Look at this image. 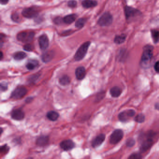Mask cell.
<instances>
[{"label": "cell", "instance_id": "cell-32", "mask_svg": "<svg viewBox=\"0 0 159 159\" xmlns=\"http://www.w3.org/2000/svg\"><path fill=\"white\" fill-rule=\"evenodd\" d=\"M9 150V147L7 145H3L1 147V152L4 153H7Z\"/></svg>", "mask_w": 159, "mask_h": 159}, {"label": "cell", "instance_id": "cell-30", "mask_svg": "<svg viewBox=\"0 0 159 159\" xmlns=\"http://www.w3.org/2000/svg\"><path fill=\"white\" fill-rule=\"evenodd\" d=\"M68 5L69 7L74 8L77 7V2L75 0H70L68 1Z\"/></svg>", "mask_w": 159, "mask_h": 159}, {"label": "cell", "instance_id": "cell-15", "mask_svg": "<svg viewBox=\"0 0 159 159\" xmlns=\"http://www.w3.org/2000/svg\"><path fill=\"white\" fill-rule=\"evenodd\" d=\"M75 75L77 80H83L86 75V69L84 67L80 66L77 68L75 71Z\"/></svg>", "mask_w": 159, "mask_h": 159}, {"label": "cell", "instance_id": "cell-33", "mask_svg": "<svg viewBox=\"0 0 159 159\" xmlns=\"http://www.w3.org/2000/svg\"><path fill=\"white\" fill-rule=\"evenodd\" d=\"M142 157L140 156V154L139 153H135L132 154L129 157V159H141Z\"/></svg>", "mask_w": 159, "mask_h": 159}, {"label": "cell", "instance_id": "cell-19", "mask_svg": "<svg viewBox=\"0 0 159 159\" xmlns=\"http://www.w3.org/2000/svg\"><path fill=\"white\" fill-rule=\"evenodd\" d=\"M127 38V35L125 34H122L120 35H117L114 39V42L117 44H122L125 42Z\"/></svg>", "mask_w": 159, "mask_h": 159}, {"label": "cell", "instance_id": "cell-40", "mask_svg": "<svg viewBox=\"0 0 159 159\" xmlns=\"http://www.w3.org/2000/svg\"><path fill=\"white\" fill-rule=\"evenodd\" d=\"M32 100H33V99H32V97H28V98L26 99V102H27V103H30V102L32 101Z\"/></svg>", "mask_w": 159, "mask_h": 159}, {"label": "cell", "instance_id": "cell-39", "mask_svg": "<svg viewBox=\"0 0 159 159\" xmlns=\"http://www.w3.org/2000/svg\"><path fill=\"white\" fill-rule=\"evenodd\" d=\"M8 1L9 0H0V1H1V4H2V5H5V4L8 3Z\"/></svg>", "mask_w": 159, "mask_h": 159}, {"label": "cell", "instance_id": "cell-22", "mask_svg": "<svg viewBox=\"0 0 159 159\" xmlns=\"http://www.w3.org/2000/svg\"><path fill=\"white\" fill-rule=\"evenodd\" d=\"M76 18H77L76 15H69L68 16H65L64 18H63V20H64V22L65 24H71L75 21Z\"/></svg>", "mask_w": 159, "mask_h": 159}, {"label": "cell", "instance_id": "cell-43", "mask_svg": "<svg viewBox=\"0 0 159 159\" xmlns=\"http://www.w3.org/2000/svg\"><path fill=\"white\" fill-rule=\"evenodd\" d=\"M3 133V129H1V133Z\"/></svg>", "mask_w": 159, "mask_h": 159}, {"label": "cell", "instance_id": "cell-35", "mask_svg": "<svg viewBox=\"0 0 159 159\" xmlns=\"http://www.w3.org/2000/svg\"><path fill=\"white\" fill-rule=\"evenodd\" d=\"M8 89V84L5 82L1 84V91H5Z\"/></svg>", "mask_w": 159, "mask_h": 159}, {"label": "cell", "instance_id": "cell-8", "mask_svg": "<svg viewBox=\"0 0 159 159\" xmlns=\"http://www.w3.org/2000/svg\"><path fill=\"white\" fill-rule=\"evenodd\" d=\"M141 12L136 8L131 7L130 6H126L125 7V14L127 20L133 18L137 16H140Z\"/></svg>", "mask_w": 159, "mask_h": 159}, {"label": "cell", "instance_id": "cell-13", "mask_svg": "<svg viewBox=\"0 0 159 159\" xmlns=\"http://www.w3.org/2000/svg\"><path fill=\"white\" fill-rule=\"evenodd\" d=\"M11 116L12 119L15 120H21L24 119L25 114L23 110L20 109H17L12 111Z\"/></svg>", "mask_w": 159, "mask_h": 159}, {"label": "cell", "instance_id": "cell-21", "mask_svg": "<svg viewBox=\"0 0 159 159\" xmlns=\"http://www.w3.org/2000/svg\"><path fill=\"white\" fill-rule=\"evenodd\" d=\"M110 94L113 97H119L121 94V89L119 87H113L110 90Z\"/></svg>", "mask_w": 159, "mask_h": 159}, {"label": "cell", "instance_id": "cell-24", "mask_svg": "<svg viewBox=\"0 0 159 159\" xmlns=\"http://www.w3.org/2000/svg\"><path fill=\"white\" fill-rule=\"evenodd\" d=\"M26 56L27 55L23 51H19L15 53L13 56V57L16 60H21L24 59V58L26 57Z\"/></svg>", "mask_w": 159, "mask_h": 159}, {"label": "cell", "instance_id": "cell-29", "mask_svg": "<svg viewBox=\"0 0 159 159\" xmlns=\"http://www.w3.org/2000/svg\"><path fill=\"white\" fill-rule=\"evenodd\" d=\"M135 143V142L134 140L132 139V138H130V139L127 140V142H126V144H127V147H131L134 146Z\"/></svg>", "mask_w": 159, "mask_h": 159}, {"label": "cell", "instance_id": "cell-10", "mask_svg": "<svg viewBox=\"0 0 159 159\" xmlns=\"http://www.w3.org/2000/svg\"><path fill=\"white\" fill-rule=\"evenodd\" d=\"M135 114V112L133 110H129L120 113L118 116L119 120L122 122L128 121L130 118L133 117Z\"/></svg>", "mask_w": 159, "mask_h": 159}, {"label": "cell", "instance_id": "cell-34", "mask_svg": "<svg viewBox=\"0 0 159 159\" xmlns=\"http://www.w3.org/2000/svg\"><path fill=\"white\" fill-rule=\"evenodd\" d=\"M24 50L27 51H31L33 50V47L30 44H27L24 47Z\"/></svg>", "mask_w": 159, "mask_h": 159}, {"label": "cell", "instance_id": "cell-37", "mask_svg": "<svg viewBox=\"0 0 159 159\" xmlns=\"http://www.w3.org/2000/svg\"><path fill=\"white\" fill-rule=\"evenodd\" d=\"M104 96V92L99 93V94L97 95L96 100H100L103 99Z\"/></svg>", "mask_w": 159, "mask_h": 159}, {"label": "cell", "instance_id": "cell-25", "mask_svg": "<svg viewBox=\"0 0 159 159\" xmlns=\"http://www.w3.org/2000/svg\"><path fill=\"white\" fill-rule=\"evenodd\" d=\"M70 78L67 75H64L59 79V83L62 86H66L70 83Z\"/></svg>", "mask_w": 159, "mask_h": 159}, {"label": "cell", "instance_id": "cell-7", "mask_svg": "<svg viewBox=\"0 0 159 159\" xmlns=\"http://www.w3.org/2000/svg\"><path fill=\"white\" fill-rule=\"evenodd\" d=\"M27 93V90L23 86L16 88L11 94V97L14 100H18L23 98Z\"/></svg>", "mask_w": 159, "mask_h": 159}, {"label": "cell", "instance_id": "cell-23", "mask_svg": "<svg viewBox=\"0 0 159 159\" xmlns=\"http://www.w3.org/2000/svg\"><path fill=\"white\" fill-rule=\"evenodd\" d=\"M151 36L154 44L158 43L159 41V31L157 30H151Z\"/></svg>", "mask_w": 159, "mask_h": 159}, {"label": "cell", "instance_id": "cell-16", "mask_svg": "<svg viewBox=\"0 0 159 159\" xmlns=\"http://www.w3.org/2000/svg\"><path fill=\"white\" fill-rule=\"evenodd\" d=\"M49 141V137L48 136L43 135L37 139L36 144L38 146L44 147L47 145Z\"/></svg>", "mask_w": 159, "mask_h": 159}, {"label": "cell", "instance_id": "cell-28", "mask_svg": "<svg viewBox=\"0 0 159 159\" xmlns=\"http://www.w3.org/2000/svg\"><path fill=\"white\" fill-rule=\"evenodd\" d=\"M145 117L144 115L143 114H139L137 115L135 118V120L138 123H143L144 121H145Z\"/></svg>", "mask_w": 159, "mask_h": 159}, {"label": "cell", "instance_id": "cell-42", "mask_svg": "<svg viewBox=\"0 0 159 159\" xmlns=\"http://www.w3.org/2000/svg\"><path fill=\"white\" fill-rule=\"evenodd\" d=\"M3 52H1V60L2 59H3Z\"/></svg>", "mask_w": 159, "mask_h": 159}, {"label": "cell", "instance_id": "cell-11", "mask_svg": "<svg viewBox=\"0 0 159 159\" xmlns=\"http://www.w3.org/2000/svg\"><path fill=\"white\" fill-rule=\"evenodd\" d=\"M38 42L39 46L42 50H44L47 49L49 46V39L46 35H43L39 37Z\"/></svg>", "mask_w": 159, "mask_h": 159}, {"label": "cell", "instance_id": "cell-20", "mask_svg": "<svg viewBox=\"0 0 159 159\" xmlns=\"http://www.w3.org/2000/svg\"><path fill=\"white\" fill-rule=\"evenodd\" d=\"M59 116V115L58 113L54 111H50L47 113V117L49 120L51 121H56V120H57Z\"/></svg>", "mask_w": 159, "mask_h": 159}, {"label": "cell", "instance_id": "cell-12", "mask_svg": "<svg viewBox=\"0 0 159 159\" xmlns=\"http://www.w3.org/2000/svg\"><path fill=\"white\" fill-rule=\"evenodd\" d=\"M60 146L64 151H69L73 149L75 147V144L72 140H67L62 141L60 144Z\"/></svg>", "mask_w": 159, "mask_h": 159}, {"label": "cell", "instance_id": "cell-38", "mask_svg": "<svg viewBox=\"0 0 159 159\" xmlns=\"http://www.w3.org/2000/svg\"><path fill=\"white\" fill-rule=\"evenodd\" d=\"M154 69L156 71L159 73V61H157L154 64Z\"/></svg>", "mask_w": 159, "mask_h": 159}, {"label": "cell", "instance_id": "cell-26", "mask_svg": "<svg viewBox=\"0 0 159 159\" xmlns=\"http://www.w3.org/2000/svg\"><path fill=\"white\" fill-rule=\"evenodd\" d=\"M37 64H38V62L36 61H31L26 64V67L29 70H32L36 68Z\"/></svg>", "mask_w": 159, "mask_h": 159}, {"label": "cell", "instance_id": "cell-4", "mask_svg": "<svg viewBox=\"0 0 159 159\" xmlns=\"http://www.w3.org/2000/svg\"><path fill=\"white\" fill-rule=\"evenodd\" d=\"M154 133L152 132L148 133L146 138L142 141L140 147V150L141 152H145L152 146L153 144V137Z\"/></svg>", "mask_w": 159, "mask_h": 159}, {"label": "cell", "instance_id": "cell-31", "mask_svg": "<svg viewBox=\"0 0 159 159\" xmlns=\"http://www.w3.org/2000/svg\"><path fill=\"white\" fill-rule=\"evenodd\" d=\"M11 18H12V20L14 21L15 22H17V23H18L19 20H20L19 15L17 13H14V14L12 15Z\"/></svg>", "mask_w": 159, "mask_h": 159}, {"label": "cell", "instance_id": "cell-27", "mask_svg": "<svg viewBox=\"0 0 159 159\" xmlns=\"http://www.w3.org/2000/svg\"><path fill=\"white\" fill-rule=\"evenodd\" d=\"M86 21V19L83 18H80L76 21L75 26L77 28H81L84 26Z\"/></svg>", "mask_w": 159, "mask_h": 159}, {"label": "cell", "instance_id": "cell-17", "mask_svg": "<svg viewBox=\"0 0 159 159\" xmlns=\"http://www.w3.org/2000/svg\"><path fill=\"white\" fill-rule=\"evenodd\" d=\"M55 56V52L52 50L47 51L43 54L42 56V59L44 63H47L53 59Z\"/></svg>", "mask_w": 159, "mask_h": 159}, {"label": "cell", "instance_id": "cell-41", "mask_svg": "<svg viewBox=\"0 0 159 159\" xmlns=\"http://www.w3.org/2000/svg\"><path fill=\"white\" fill-rule=\"evenodd\" d=\"M155 107L156 109L157 110H159V104H156L155 106Z\"/></svg>", "mask_w": 159, "mask_h": 159}, {"label": "cell", "instance_id": "cell-18", "mask_svg": "<svg viewBox=\"0 0 159 159\" xmlns=\"http://www.w3.org/2000/svg\"><path fill=\"white\" fill-rule=\"evenodd\" d=\"M82 6L85 8H93L97 4V1L94 0H84L82 3Z\"/></svg>", "mask_w": 159, "mask_h": 159}, {"label": "cell", "instance_id": "cell-36", "mask_svg": "<svg viewBox=\"0 0 159 159\" xmlns=\"http://www.w3.org/2000/svg\"><path fill=\"white\" fill-rule=\"evenodd\" d=\"M54 22L57 24H61L62 22H64L63 18H61L60 17H57L54 19Z\"/></svg>", "mask_w": 159, "mask_h": 159}, {"label": "cell", "instance_id": "cell-14", "mask_svg": "<svg viewBox=\"0 0 159 159\" xmlns=\"http://www.w3.org/2000/svg\"><path fill=\"white\" fill-rule=\"evenodd\" d=\"M105 138L106 136L104 134H100L97 135L92 141L91 145L93 147L96 148L100 146L104 141Z\"/></svg>", "mask_w": 159, "mask_h": 159}, {"label": "cell", "instance_id": "cell-1", "mask_svg": "<svg viewBox=\"0 0 159 159\" xmlns=\"http://www.w3.org/2000/svg\"><path fill=\"white\" fill-rule=\"evenodd\" d=\"M153 47L152 45H146L143 48V51L141 56L140 64L143 67L149 65L153 56Z\"/></svg>", "mask_w": 159, "mask_h": 159}, {"label": "cell", "instance_id": "cell-6", "mask_svg": "<svg viewBox=\"0 0 159 159\" xmlns=\"http://www.w3.org/2000/svg\"><path fill=\"white\" fill-rule=\"evenodd\" d=\"M124 133L122 130L116 129L113 132L110 138V142L112 144H116L122 139Z\"/></svg>", "mask_w": 159, "mask_h": 159}, {"label": "cell", "instance_id": "cell-3", "mask_svg": "<svg viewBox=\"0 0 159 159\" xmlns=\"http://www.w3.org/2000/svg\"><path fill=\"white\" fill-rule=\"evenodd\" d=\"M113 21V17L109 12H106L102 15L99 19L97 24L102 27L109 26L112 24Z\"/></svg>", "mask_w": 159, "mask_h": 159}, {"label": "cell", "instance_id": "cell-2", "mask_svg": "<svg viewBox=\"0 0 159 159\" xmlns=\"http://www.w3.org/2000/svg\"><path fill=\"white\" fill-rule=\"evenodd\" d=\"M90 44L91 42L88 41L84 43L83 44L81 45V46L78 48L74 56L75 60L78 61L83 59L86 54Z\"/></svg>", "mask_w": 159, "mask_h": 159}, {"label": "cell", "instance_id": "cell-9", "mask_svg": "<svg viewBox=\"0 0 159 159\" xmlns=\"http://www.w3.org/2000/svg\"><path fill=\"white\" fill-rule=\"evenodd\" d=\"M38 14L37 10L34 8H24L22 12L23 16L27 18H34L37 17Z\"/></svg>", "mask_w": 159, "mask_h": 159}, {"label": "cell", "instance_id": "cell-5", "mask_svg": "<svg viewBox=\"0 0 159 159\" xmlns=\"http://www.w3.org/2000/svg\"><path fill=\"white\" fill-rule=\"evenodd\" d=\"M34 35L33 32H21L17 35V39L20 42L28 43L33 40Z\"/></svg>", "mask_w": 159, "mask_h": 159}]
</instances>
